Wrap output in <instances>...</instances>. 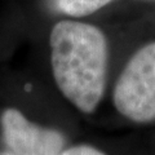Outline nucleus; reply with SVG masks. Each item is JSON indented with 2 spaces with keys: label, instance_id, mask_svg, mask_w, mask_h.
<instances>
[{
  "label": "nucleus",
  "instance_id": "nucleus-6",
  "mask_svg": "<svg viewBox=\"0 0 155 155\" xmlns=\"http://www.w3.org/2000/svg\"><path fill=\"white\" fill-rule=\"evenodd\" d=\"M0 155H13V154L9 151H4V153H0Z\"/></svg>",
  "mask_w": 155,
  "mask_h": 155
},
{
  "label": "nucleus",
  "instance_id": "nucleus-3",
  "mask_svg": "<svg viewBox=\"0 0 155 155\" xmlns=\"http://www.w3.org/2000/svg\"><path fill=\"white\" fill-rule=\"evenodd\" d=\"M0 123L8 151L13 155H60L64 151V134L31 123L16 109L4 111Z\"/></svg>",
  "mask_w": 155,
  "mask_h": 155
},
{
  "label": "nucleus",
  "instance_id": "nucleus-2",
  "mask_svg": "<svg viewBox=\"0 0 155 155\" xmlns=\"http://www.w3.org/2000/svg\"><path fill=\"white\" fill-rule=\"evenodd\" d=\"M113 101L132 122L155 120V41L142 45L129 58L116 80Z\"/></svg>",
  "mask_w": 155,
  "mask_h": 155
},
{
  "label": "nucleus",
  "instance_id": "nucleus-1",
  "mask_svg": "<svg viewBox=\"0 0 155 155\" xmlns=\"http://www.w3.org/2000/svg\"><path fill=\"white\" fill-rule=\"evenodd\" d=\"M53 76L67 100L93 113L105 92L109 45L105 34L89 23L60 21L51 31Z\"/></svg>",
  "mask_w": 155,
  "mask_h": 155
},
{
  "label": "nucleus",
  "instance_id": "nucleus-7",
  "mask_svg": "<svg viewBox=\"0 0 155 155\" xmlns=\"http://www.w3.org/2000/svg\"><path fill=\"white\" fill-rule=\"evenodd\" d=\"M140 2H150V3H155V0H140Z\"/></svg>",
  "mask_w": 155,
  "mask_h": 155
},
{
  "label": "nucleus",
  "instance_id": "nucleus-5",
  "mask_svg": "<svg viewBox=\"0 0 155 155\" xmlns=\"http://www.w3.org/2000/svg\"><path fill=\"white\" fill-rule=\"evenodd\" d=\"M60 155H106L98 149L88 146V145H79V146H74L70 149L64 150Z\"/></svg>",
  "mask_w": 155,
  "mask_h": 155
},
{
  "label": "nucleus",
  "instance_id": "nucleus-4",
  "mask_svg": "<svg viewBox=\"0 0 155 155\" xmlns=\"http://www.w3.org/2000/svg\"><path fill=\"white\" fill-rule=\"evenodd\" d=\"M52 12L70 17H84L101 8L109 5L114 0H44Z\"/></svg>",
  "mask_w": 155,
  "mask_h": 155
}]
</instances>
